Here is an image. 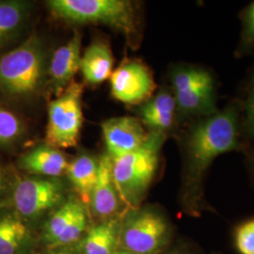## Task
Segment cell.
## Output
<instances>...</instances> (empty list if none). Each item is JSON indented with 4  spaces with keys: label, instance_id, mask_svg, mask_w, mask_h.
Here are the masks:
<instances>
[{
    "label": "cell",
    "instance_id": "277c9868",
    "mask_svg": "<svg viewBox=\"0 0 254 254\" xmlns=\"http://www.w3.org/2000/svg\"><path fill=\"white\" fill-rule=\"evenodd\" d=\"M44 76L45 52L36 35L0 57V89L11 98L26 99L36 94Z\"/></svg>",
    "mask_w": 254,
    "mask_h": 254
},
{
    "label": "cell",
    "instance_id": "d4e9b609",
    "mask_svg": "<svg viewBox=\"0 0 254 254\" xmlns=\"http://www.w3.org/2000/svg\"><path fill=\"white\" fill-rule=\"evenodd\" d=\"M15 180H11L8 172L0 165V208L10 205Z\"/></svg>",
    "mask_w": 254,
    "mask_h": 254
},
{
    "label": "cell",
    "instance_id": "cb8c5ba5",
    "mask_svg": "<svg viewBox=\"0 0 254 254\" xmlns=\"http://www.w3.org/2000/svg\"><path fill=\"white\" fill-rule=\"evenodd\" d=\"M240 16L243 24L241 46L248 50L254 46V2L242 11Z\"/></svg>",
    "mask_w": 254,
    "mask_h": 254
},
{
    "label": "cell",
    "instance_id": "d6986e66",
    "mask_svg": "<svg viewBox=\"0 0 254 254\" xmlns=\"http://www.w3.org/2000/svg\"><path fill=\"white\" fill-rule=\"evenodd\" d=\"M173 95L176 101L177 109L184 115L198 116L200 118L218 111L216 108L214 88L185 91Z\"/></svg>",
    "mask_w": 254,
    "mask_h": 254
},
{
    "label": "cell",
    "instance_id": "ffe728a7",
    "mask_svg": "<svg viewBox=\"0 0 254 254\" xmlns=\"http://www.w3.org/2000/svg\"><path fill=\"white\" fill-rule=\"evenodd\" d=\"M30 12L29 4L22 1L0 2V46L17 35Z\"/></svg>",
    "mask_w": 254,
    "mask_h": 254
},
{
    "label": "cell",
    "instance_id": "2e32d148",
    "mask_svg": "<svg viewBox=\"0 0 254 254\" xmlns=\"http://www.w3.org/2000/svg\"><path fill=\"white\" fill-rule=\"evenodd\" d=\"M113 64V54L109 45L104 41H95L81 56L79 70L86 81L97 85L110 78Z\"/></svg>",
    "mask_w": 254,
    "mask_h": 254
},
{
    "label": "cell",
    "instance_id": "4fadbf2b",
    "mask_svg": "<svg viewBox=\"0 0 254 254\" xmlns=\"http://www.w3.org/2000/svg\"><path fill=\"white\" fill-rule=\"evenodd\" d=\"M120 197L112 175V158L104 154L98 160V174L91 192V209L103 219L113 218L120 207Z\"/></svg>",
    "mask_w": 254,
    "mask_h": 254
},
{
    "label": "cell",
    "instance_id": "5bb4252c",
    "mask_svg": "<svg viewBox=\"0 0 254 254\" xmlns=\"http://www.w3.org/2000/svg\"><path fill=\"white\" fill-rule=\"evenodd\" d=\"M18 166L34 176L58 178L66 173L68 161L58 148L46 143L24 154L19 159Z\"/></svg>",
    "mask_w": 254,
    "mask_h": 254
},
{
    "label": "cell",
    "instance_id": "9a60e30c",
    "mask_svg": "<svg viewBox=\"0 0 254 254\" xmlns=\"http://www.w3.org/2000/svg\"><path fill=\"white\" fill-rule=\"evenodd\" d=\"M122 220L118 218L103 219L91 227L82 238L78 252L80 254H113L120 245Z\"/></svg>",
    "mask_w": 254,
    "mask_h": 254
},
{
    "label": "cell",
    "instance_id": "44dd1931",
    "mask_svg": "<svg viewBox=\"0 0 254 254\" xmlns=\"http://www.w3.org/2000/svg\"><path fill=\"white\" fill-rule=\"evenodd\" d=\"M173 94L185 91L215 88L211 73L197 66H184L175 70L172 76Z\"/></svg>",
    "mask_w": 254,
    "mask_h": 254
},
{
    "label": "cell",
    "instance_id": "3957f363",
    "mask_svg": "<svg viewBox=\"0 0 254 254\" xmlns=\"http://www.w3.org/2000/svg\"><path fill=\"white\" fill-rule=\"evenodd\" d=\"M164 140V133H149L145 142L139 148L112 159L113 180L121 200L136 205L141 200L154 180Z\"/></svg>",
    "mask_w": 254,
    "mask_h": 254
},
{
    "label": "cell",
    "instance_id": "603a6c76",
    "mask_svg": "<svg viewBox=\"0 0 254 254\" xmlns=\"http://www.w3.org/2000/svg\"><path fill=\"white\" fill-rule=\"evenodd\" d=\"M235 241L239 254H254V218L237 227Z\"/></svg>",
    "mask_w": 254,
    "mask_h": 254
},
{
    "label": "cell",
    "instance_id": "9c48e42d",
    "mask_svg": "<svg viewBox=\"0 0 254 254\" xmlns=\"http://www.w3.org/2000/svg\"><path fill=\"white\" fill-rule=\"evenodd\" d=\"M110 86L112 96L127 105L149 100L156 87L149 67L136 60H126L112 72Z\"/></svg>",
    "mask_w": 254,
    "mask_h": 254
},
{
    "label": "cell",
    "instance_id": "4316f807",
    "mask_svg": "<svg viewBox=\"0 0 254 254\" xmlns=\"http://www.w3.org/2000/svg\"><path fill=\"white\" fill-rule=\"evenodd\" d=\"M38 254H80L78 250H73L72 247L46 248V251Z\"/></svg>",
    "mask_w": 254,
    "mask_h": 254
},
{
    "label": "cell",
    "instance_id": "484cf974",
    "mask_svg": "<svg viewBox=\"0 0 254 254\" xmlns=\"http://www.w3.org/2000/svg\"><path fill=\"white\" fill-rule=\"evenodd\" d=\"M244 125L247 132L254 136V75L251 82L246 97L244 109Z\"/></svg>",
    "mask_w": 254,
    "mask_h": 254
},
{
    "label": "cell",
    "instance_id": "8992f818",
    "mask_svg": "<svg viewBox=\"0 0 254 254\" xmlns=\"http://www.w3.org/2000/svg\"><path fill=\"white\" fill-rule=\"evenodd\" d=\"M64 183L59 178L32 175L15 180L9 206L33 227V223L64 203Z\"/></svg>",
    "mask_w": 254,
    "mask_h": 254
},
{
    "label": "cell",
    "instance_id": "e0dca14e",
    "mask_svg": "<svg viewBox=\"0 0 254 254\" xmlns=\"http://www.w3.org/2000/svg\"><path fill=\"white\" fill-rule=\"evenodd\" d=\"M176 109L174 95L169 91H160L142 106L140 122L151 128L153 132L164 133L173 127Z\"/></svg>",
    "mask_w": 254,
    "mask_h": 254
},
{
    "label": "cell",
    "instance_id": "52a82bcc",
    "mask_svg": "<svg viewBox=\"0 0 254 254\" xmlns=\"http://www.w3.org/2000/svg\"><path fill=\"white\" fill-rule=\"evenodd\" d=\"M83 86L72 82L48 107L46 142L55 148L77 144L83 125Z\"/></svg>",
    "mask_w": 254,
    "mask_h": 254
},
{
    "label": "cell",
    "instance_id": "ac0fdd59",
    "mask_svg": "<svg viewBox=\"0 0 254 254\" xmlns=\"http://www.w3.org/2000/svg\"><path fill=\"white\" fill-rule=\"evenodd\" d=\"M66 174L74 190L81 197L82 202L90 203L91 192L98 174V160L89 154H82L68 163Z\"/></svg>",
    "mask_w": 254,
    "mask_h": 254
},
{
    "label": "cell",
    "instance_id": "5b68a950",
    "mask_svg": "<svg viewBox=\"0 0 254 254\" xmlns=\"http://www.w3.org/2000/svg\"><path fill=\"white\" fill-rule=\"evenodd\" d=\"M171 238L172 229L162 213L151 207L136 208L122 220L119 246L135 254H158Z\"/></svg>",
    "mask_w": 254,
    "mask_h": 254
},
{
    "label": "cell",
    "instance_id": "30bf717a",
    "mask_svg": "<svg viewBox=\"0 0 254 254\" xmlns=\"http://www.w3.org/2000/svg\"><path fill=\"white\" fill-rule=\"evenodd\" d=\"M101 127L108 154L113 160L139 148L149 136L140 120L133 117L109 119Z\"/></svg>",
    "mask_w": 254,
    "mask_h": 254
},
{
    "label": "cell",
    "instance_id": "7c38bea8",
    "mask_svg": "<svg viewBox=\"0 0 254 254\" xmlns=\"http://www.w3.org/2000/svg\"><path fill=\"white\" fill-rule=\"evenodd\" d=\"M81 36L74 32L73 38L64 46L59 47L52 56L49 76L51 88L57 96L72 83L73 76L80 67Z\"/></svg>",
    "mask_w": 254,
    "mask_h": 254
},
{
    "label": "cell",
    "instance_id": "8fae6325",
    "mask_svg": "<svg viewBox=\"0 0 254 254\" xmlns=\"http://www.w3.org/2000/svg\"><path fill=\"white\" fill-rule=\"evenodd\" d=\"M33 227L10 206L0 208V254H33Z\"/></svg>",
    "mask_w": 254,
    "mask_h": 254
},
{
    "label": "cell",
    "instance_id": "6da1fadb",
    "mask_svg": "<svg viewBox=\"0 0 254 254\" xmlns=\"http://www.w3.org/2000/svg\"><path fill=\"white\" fill-rule=\"evenodd\" d=\"M238 109L235 104L200 117L188 131L184 140V201L192 213L204 206L203 180L210 166L221 154L240 149Z\"/></svg>",
    "mask_w": 254,
    "mask_h": 254
},
{
    "label": "cell",
    "instance_id": "83f0119b",
    "mask_svg": "<svg viewBox=\"0 0 254 254\" xmlns=\"http://www.w3.org/2000/svg\"><path fill=\"white\" fill-rule=\"evenodd\" d=\"M113 254H133V253H131V252H129V251H127V250H125V249H122V248H118L117 250H116V252L114 253Z\"/></svg>",
    "mask_w": 254,
    "mask_h": 254
},
{
    "label": "cell",
    "instance_id": "7402d4cb",
    "mask_svg": "<svg viewBox=\"0 0 254 254\" xmlns=\"http://www.w3.org/2000/svg\"><path fill=\"white\" fill-rule=\"evenodd\" d=\"M24 126L11 111L0 107V144H10L22 136Z\"/></svg>",
    "mask_w": 254,
    "mask_h": 254
},
{
    "label": "cell",
    "instance_id": "ba28073f",
    "mask_svg": "<svg viewBox=\"0 0 254 254\" xmlns=\"http://www.w3.org/2000/svg\"><path fill=\"white\" fill-rule=\"evenodd\" d=\"M89 223L85 204L75 198L65 200L52 212L42 231L46 248L71 247L78 243L87 233Z\"/></svg>",
    "mask_w": 254,
    "mask_h": 254
},
{
    "label": "cell",
    "instance_id": "7a4b0ae2",
    "mask_svg": "<svg viewBox=\"0 0 254 254\" xmlns=\"http://www.w3.org/2000/svg\"><path fill=\"white\" fill-rule=\"evenodd\" d=\"M47 6L58 20L69 24H102L134 40L139 20L131 1L127 0H50Z\"/></svg>",
    "mask_w": 254,
    "mask_h": 254
}]
</instances>
